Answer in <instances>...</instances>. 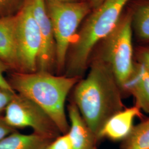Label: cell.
<instances>
[{"mask_svg": "<svg viewBox=\"0 0 149 149\" xmlns=\"http://www.w3.org/2000/svg\"><path fill=\"white\" fill-rule=\"evenodd\" d=\"M84 79L74 86V102L97 136L105 123L125 107L122 87L110 66L94 56Z\"/></svg>", "mask_w": 149, "mask_h": 149, "instance_id": "6da1fadb", "label": "cell"}, {"mask_svg": "<svg viewBox=\"0 0 149 149\" xmlns=\"http://www.w3.org/2000/svg\"><path fill=\"white\" fill-rule=\"evenodd\" d=\"M81 79L80 77L56 76L40 71L29 73L14 71L8 81L16 93L41 108L64 134L69 129L65 109L66 99Z\"/></svg>", "mask_w": 149, "mask_h": 149, "instance_id": "7a4b0ae2", "label": "cell"}, {"mask_svg": "<svg viewBox=\"0 0 149 149\" xmlns=\"http://www.w3.org/2000/svg\"><path fill=\"white\" fill-rule=\"evenodd\" d=\"M129 1L106 0L88 16L70 47L66 76L81 77L96 46L117 27L123 10Z\"/></svg>", "mask_w": 149, "mask_h": 149, "instance_id": "3957f363", "label": "cell"}, {"mask_svg": "<svg viewBox=\"0 0 149 149\" xmlns=\"http://www.w3.org/2000/svg\"><path fill=\"white\" fill-rule=\"evenodd\" d=\"M48 15L52 22L56 45V67L58 72L65 66L70 47L77 29L90 12V3L86 1L63 2L45 0Z\"/></svg>", "mask_w": 149, "mask_h": 149, "instance_id": "277c9868", "label": "cell"}, {"mask_svg": "<svg viewBox=\"0 0 149 149\" xmlns=\"http://www.w3.org/2000/svg\"><path fill=\"white\" fill-rule=\"evenodd\" d=\"M132 24V17L129 15L120 20L112 33L101 42L95 55L110 66L122 89L135 68Z\"/></svg>", "mask_w": 149, "mask_h": 149, "instance_id": "5b68a950", "label": "cell"}, {"mask_svg": "<svg viewBox=\"0 0 149 149\" xmlns=\"http://www.w3.org/2000/svg\"><path fill=\"white\" fill-rule=\"evenodd\" d=\"M6 123L14 129L31 128L34 133L54 139L60 133L52 120L35 103L16 93L5 110Z\"/></svg>", "mask_w": 149, "mask_h": 149, "instance_id": "8992f818", "label": "cell"}, {"mask_svg": "<svg viewBox=\"0 0 149 149\" xmlns=\"http://www.w3.org/2000/svg\"><path fill=\"white\" fill-rule=\"evenodd\" d=\"M16 15L18 72H34L37 71L38 57L41 37L30 0L25 1Z\"/></svg>", "mask_w": 149, "mask_h": 149, "instance_id": "52a82bcc", "label": "cell"}, {"mask_svg": "<svg viewBox=\"0 0 149 149\" xmlns=\"http://www.w3.org/2000/svg\"><path fill=\"white\" fill-rule=\"evenodd\" d=\"M30 2L41 37L38 57L37 71L52 73L55 66H56V45L45 0H30Z\"/></svg>", "mask_w": 149, "mask_h": 149, "instance_id": "ba28073f", "label": "cell"}, {"mask_svg": "<svg viewBox=\"0 0 149 149\" xmlns=\"http://www.w3.org/2000/svg\"><path fill=\"white\" fill-rule=\"evenodd\" d=\"M137 117L144 118L138 107L125 108L105 123L97 135L98 140L107 139L113 141H122L131 133L134 126V120Z\"/></svg>", "mask_w": 149, "mask_h": 149, "instance_id": "9c48e42d", "label": "cell"}, {"mask_svg": "<svg viewBox=\"0 0 149 149\" xmlns=\"http://www.w3.org/2000/svg\"><path fill=\"white\" fill-rule=\"evenodd\" d=\"M69 129L68 134L72 149H97L99 141L86 123L74 102L68 107Z\"/></svg>", "mask_w": 149, "mask_h": 149, "instance_id": "30bf717a", "label": "cell"}, {"mask_svg": "<svg viewBox=\"0 0 149 149\" xmlns=\"http://www.w3.org/2000/svg\"><path fill=\"white\" fill-rule=\"evenodd\" d=\"M16 15L0 18V61L10 70L18 71Z\"/></svg>", "mask_w": 149, "mask_h": 149, "instance_id": "8fae6325", "label": "cell"}, {"mask_svg": "<svg viewBox=\"0 0 149 149\" xmlns=\"http://www.w3.org/2000/svg\"><path fill=\"white\" fill-rule=\"evenodd\" d=\"M124 96H133L135 105L149 114V71L143 64H135L133 72L123 87Z\"/></svg>", "mask_w": 149, "mask_h": 149, "instance_id": "7c38bea8", "label": "cell"}, {"mask_svg": "<svg viewBox=\"0 0 149 149\" xmlns=\"http://www.w3.org/2000/svg\"><path fill=\"white\" fill-rule=\"evenodd\" d=\"M53 140L35 133L23 134L15 131L0 140V149H45Z\"/></svg>", "mask_w": 149, "mask_h": 149, "instance_id": "4fadbf2b", "label": "cell"}, {"mask_svg": "<svg viewBox=\"0 0 149 149\" xmlns=\"http://www.w3.org/2000/svg\"><path fill=\"white\" fill-rule=\"evenodd\" d=\"M119 149H149V118L134 126L128 137L121 141Z\"/></svg>", "mask_w": 149, "mask_h": 149, "instance_id": "5bb4252c", "label": "cell"}, {"mask_svg": "<svg viewBox=\"0 0 149 149\" xmlns=\"http://www.w3.org/2000/svg\"><path fill=\"white\" fill-rule=\"evenodd\" d=\"M132 21L139 38L144 41L149 40V3L136 10Z\"/></svg>", "mask_w": 149, "mask_h": 149, "instance_id": "9a60e30c", "label": "cell"}, {"mask_svg": "<svg viewBox=\"0 0 149 149\" xmlns=\"http://www.w3.org/2000/svg\"><path fill=\"white\" fill-rule=\"evenodd\" d=\"M26 0H0V18L16 15Z\"/></svg>", "mask_w": 149, "mask_h": 149, "instance_id": "2e32d148", "label": "cell"}, {"mask_svg": "<svg viewBox=\"0 0 149 149\" xmlns=\"http://www.w3.org/2000/svg\"><path fill=\"white\" fill-rule=\"evenodd\" d=\"M45 149H72L68 133L59 135L54 139L48 144Z\"/></svg>", "mask_w": 149, "mask_h": 149, "instance_id": "e0dca14e", "label": "cell"}, {"mask_svg": "<svg viewBox=\"0 0 149 149\" xmlns=\"http://www.w3.org/2000/svg\"><path fill=\"white\" fill-rule=\"evenodd\" d=\"M15 93V92L0 87V115L2 112L5 111L6 107Z\"/></svg>", "mask_w": 149, "mask_h": 149, "instance_id": "ac0fdd59", "label": "cell"}, {"mask_svg": "<svg viewBox=\"0 0 149 149\" xmlns=\"http://www.w3.org/2000/svg\"><path fill=\"white\" fill-rule=\"evenodd\" d=\"M8 70H10L8 67L0 61V87L7 90L15 92L8 82V80H7L5 77V73Z\"/></svg>", "mask_w": 149, "mask_h": 149, "instance_id": "d6986e66", "label": "cell"}, {"mask_svg": "<svg viewBox=\"0 0 149 149\" xmlns=\"http://www.w3.org/2000/svg\"><path fill=\"white\" fill-rule=\"evenodd\" d=\"M15 131V129L8 125L5 121L3 117L0 115V140Z\"/></svg>", "mask_w": 149, "mask_h": 149, "instance_id": "ffe728a7", "label": "cell"}, {"mask_svg": "<svg viewBox=\"0 0 149 149\" xmlns=\"http://www.w3.org/2000/svg\"><path fill=\"white\" fill-rule=\"evenodd\" d=\"M138 59L140 64L149 71V49H144L138 54Z\"/></svg>", "mask_w": 149, "mask_h": 149, "instance_id": "44dd1931", "label": "cell"}, {"mask_svg": "<svg viewBox=\"0 0 149 149\" xmlns=\"http://www.w3.org/2000/svg\"><path fill=\"white\" fill-rule=\"evenodd\" d=\"M106 0H90L91 7H92L94 10L98 8Z\"/></svg>", "mask_w": 149, "mask_h": 149, "instance_id": "7402d4cb", "label": "cell"}, {"mask_svg": "<svg viewBox=\"0 0 149 149\" xmlns=\"http://www.w3.org/2000/svg\"><path fill=\"white\" fill-rule=\"evenodd\" d=\"M60 2H77L78 0H55Z\"/></svg>", "mask_w": 149, "mask_h": 149, "instance_id": "603a6c76", "label": "cell"}]
</instances>
